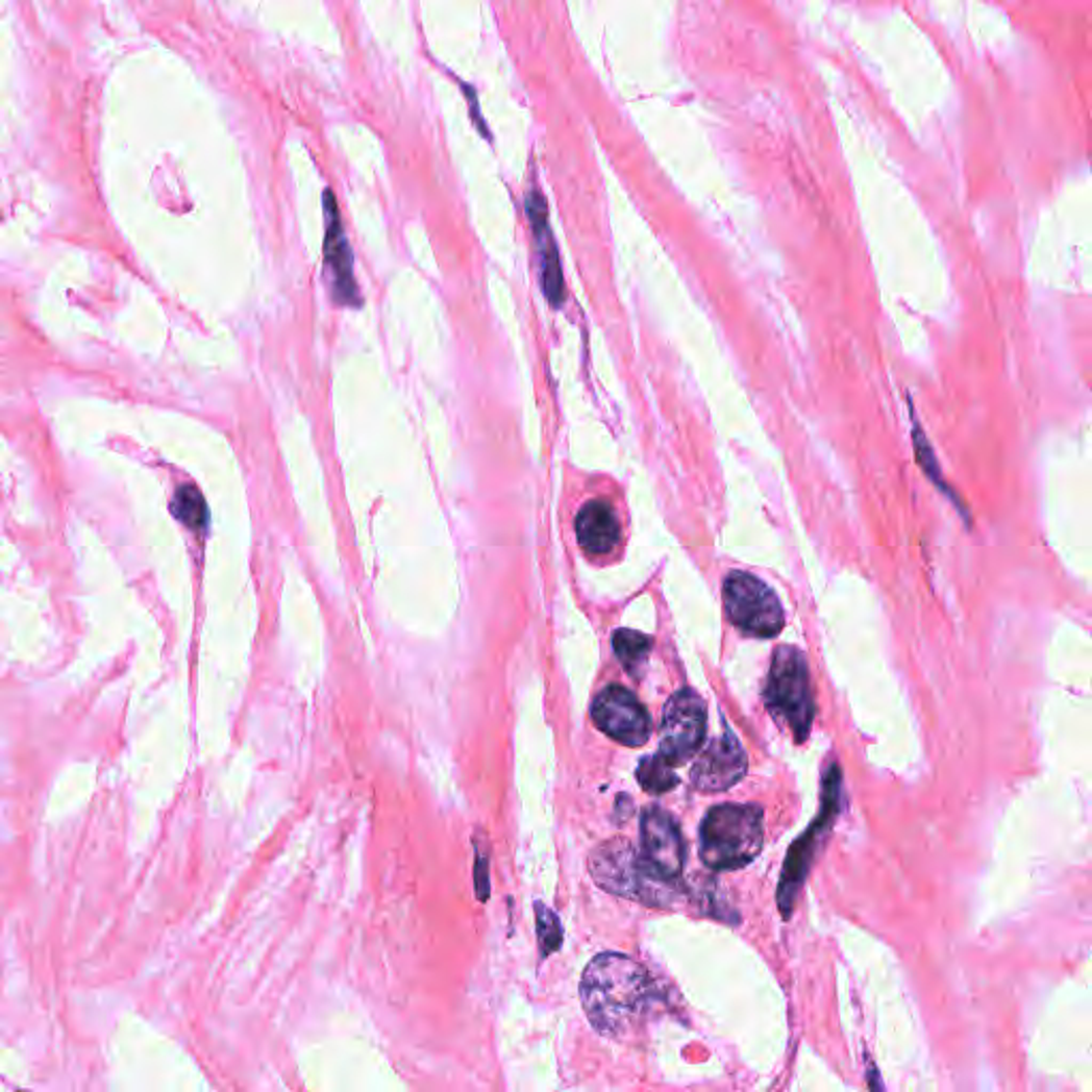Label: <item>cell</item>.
<instances>
[{
  "mask_svg": "<svg viewBox=\"0 0 1092 1092\" xmlns=\"http://www.w3.org/2000/svg\"><path fill=\"white\" fill-rule=\"evenodd\" d=\"M325 199H327V220H329L327 222V240H325V260H327V267L331 269L338 299L342 303L356 305V303H361V299H358V287H356L354 276H352V252H350V246L346 242L344 224H342L340 212L336 207L333 193L327 191Z\"/></svg>",
  "mask_w": 1092,
  "mask_h": 1092,
  "instance_id": "obj_12",
  "label": "cell"
},
{
  "mask_svg": "<svg viewBox=\"0 0 1092 1092\" xmlns=\"http://www.w3.org/2000/svg\"><path fill=\"white\" fill-rule=\"evenodd\" d=\"M867 1082H869V1088H871V1092H886V1088H884V1082H882V1075H879L877 1067H875V1065H873L871 1061L867 1063Z\"/></svg>",
  "mask_w": 1092,
  "mask_h": 1092,
  "instance_id": "obj_20",
  "label": "cell"
},
{
  "mask_svg": "<svg viewBox=\"0 0 1092 1092\" xmlns=\"http://www.w3.org/2000/svg\"><path fill=\"white\" fill-rule=\"evenodd\" d=\"M576 538L587 555H611L621 540L615 508L604 499H591L576 515Z\"/></svg>",
  "mask_w": 1092,
  "mask_h": 1092,
  "instance_id": "obj_13",
  "label": "cell"
},
{
  "mask_svg": "<svg viewBox=\"0 0 1092 1092\" xmlns=\"http://www.w3.org/2000/svg\"><path fill=\"white\" fill-rule=\"evenodd\" d=\"M655 998L649 971L631 955L602 951L580 977L585 1016L604 1037H623L641 1024Z\"/></svg>",
  "mask_w": 1092,
  "mask_h": 1092,
  "instance_id": "obj_1",
  "label": "cell"
},
{
  "mask_svg": "<svg viewBox=\"0 0 1092 1092\" xmlns=\"http://www.w3.org/2000/svg\"><path fill=\"white\" fill-rule=\"evenodd\" d=\"M474 879H476V894L480 900L489 898V860L482 851H476V867H474Z\"/></svg>",
  "mask_w": 1092,
  "mask_h": 1092,
  "instance_id": "obj_19",
  "label": "cell"
},
{
  "mask_svg": "<svg viewBox=\"0 0 1092 1092\" xmlns=\"http://www.w3.org/2000/svg\"><path fill=\"white\" fill-rule=\"evenodd\" d=\"M839 798H841V770L837 764H833L824 777L822 809H819V815L813 822V826H809V830L790 847V853L784 864V873H781V882L777 890V904L786 920L794 912L798 894L804 886L811 862L815 858V851L819 843H822L824 835L830 830L835 817L839 813Z\"/></svg>",
  "mask_w": 1092,
  "mask_h": 1092,
  "instance_id": "obj_6",
  "label": "cell"
},
{
  "mask_svg": "<svg viewBox=\"0 0 1092 1092\" xmlns=\"http://www.w3.org/2000/svg\"><path fill=\"white\" fill-rule=\"evenodd\" d=\"M914 448H916V457H918V464L922 466L924 474L933 480V485H935V487H937L945 497H949V502H951L955 508H959V513L965 517V521H969V513H967V508L963 506L961 497L955 495V493L949 489V485L945 482V478H943V474H941V468H939V462H937L935 452H933V448H930V444H928V440H926V433L922 431V427H920V423H918L916 419H914Z\"/></svg>",
  "mask_w": 1092,
  "mask_h": 1092,
  "instance_id": "obj_15",
  "label": "cell"
},
{
  "mask_svg": "<svg viewBox=\"0 0 1092 1092\" xmlns=\"http://www.w3.org/2000/svg\"><path fill=\"white\" fill-rule=\"evenodd\" d=\"M536 912V935H538V947L542 959H549L564 943V926L560 922V916L553 912L551 907L536 900L533 902Z\"/></svg>",
  "mask_w": 1092,
  "mask_h": 1092,
  "instance_id": "obj_18",
  "label": "cell"
},
{
  "mask_svg": "<svg viewBox=\"0 0 1092 1092\" xmlns=\"http://www.w3.org/2000/svg\"><path fill=\"white\" fill-rule=\"evenodd\" d=\"M636 779L649 794H666L678 786V777L674 775L672 766L660 753L641 760L639 768H636Z\"/></svg>",
  "mask_w": 1092,
  "mask_h": 1092,
  "instance_id": "obj_17",
  "label": "cell"
},
{
  "mask_svg": "<svg viewBox=\"0 0 1092 1092\" xmlns=\"http://www.w3.org/2000/svg\"><path fill=\"white\" fill-rule=\"evenodd\" d=\"M643 855L664 877L678 882L686 867V843L674 819L660 806H649L641 822Z\"/></svg>",
  "mask_w": 1092,
  "mask_h": 1092,
  "instance_id": "obj_10",
  "label": "cell"
},
{
  "mask_svg": "<svg viewBox=\"0 0 1092 1092\" xmlns=\"http://www.w3.org/2000/svg\"><path fill=\"white\" fill-rule=\"evenodd\" d=\"M764 845V811L758 804H719L700 826V860L711 871H739Z\"/></svg>",
  "mask_w": 1092,
  "mask_h": 1092,
  "instance_id": "obj_3",
  "label": "cell"
},
{
  "mask_svg": "<svg viewBox=\"0 0 1092 1092\" xmlns=\"http://www.w3.org/2000/svg\"><path fill=\"white\" fill-rule=\"evenodd\" d=\"M651 639L641 631L636 629H617L613 634V649H615V655L619 657L621 666L629 672V676L634 678H641L645 668H647V662H649V653H651Z\"/></svg>",
  "mask_w": 1092,
  "mask_h": 1092,
  "instance_id": "obj_14",
  "label": "cell"
},
{
  "mask_svg": "<svg viewBox=\"0 0 1092 1092\" xmlns=\"http://www.w3.org/2000/svg\"><path fill=\"white\" fill-rule=\"evenodd\" d=\"M525 203H527V214L531 220V229L536 235V244L540 250L544 295L553 305H562L566 291H564V276H562V265L557 256V246L553 242V233L549 226V209H546V201L538 191H531Z\"/></svg>",
  "mask_w": 1092,
  "mask_h": 1092,
  "instance_id": "obj_11",
  "label": "cell"
},
{
  "mask_svg": "<svg viewBox=\"0 0 1092 1092\" xmlns=\"http://www.w3.org/2000/svg\"><path fill=\"white\" fill-rule=\"evenodd\" d=\"M747 775V753L739 739L725 730L709 743L692 768V786L698 792H725Z\"/></svg>",
  "mask_w": 1092,
  "mask_h": 1092,
  "instance_id": "obj_9",
  "label": "cell"
},
{
  "mask_svg": "<svg viewBox=\"0 0 1092 1092\" xmlns=\"http://www.w3.org/2000/svg\"><path fill=\"white\" fill-rule=\"evenodd\" d=\"M723 604L727 619L751 639H775L784 629L786 615L775 591L749 572L727 574Z\"/></svg>",
  "mask_w": 1092,
  "mask_h": 1092,
  "instance_id": "obj_5",
  "label": "cell"
},
{
  "mask_svg": "<svg viewBox=\"0 0 1092 1092\" xmlns=\"http://www.w3.org/2000/svg\"><path fill=\"white\" fill-rule=\"evenodd\" d=\"M589 873L609 894L641 902L647 907H674L682 898L680 882L655 871L643 851H636L625 839H611L594 849Z\"/></svg>",
  "mask_w": 1092,
  "mask_h": 1092,
  "instance_id": "obj_2",
  "label": "cell"
},
{
  "mask_svg": "<svg viewBox=\"0 0 1092 1092\" xmlns=\"http://www.w3.org/2000/svg\"><path fill=\"white\" fill-rule=\"evenodd\" d=\"M171 513L191 529H203L209 519L205 497L195 485H181L171 502Z\"/></svg>",
  "mask_w": 1092,
  "mask_h": 1092,
  "instance_id": "obj_16",
  "label": "cell"
},
{
  "mask_svg": "<svg viewBox=\"0 0 1092 1092\" xmlns=\"http://www.w3.org/2000/svg\"><path fill=\"white\" fill-rule=\"evenodd\" d=\"M764 702L770 715L784 723L796 743H804L815 719L811 672L800 649L781 645L772 653Z\"/></svg>",
  "mask_w": 1092,
  "mask_h": 1092,
  "instance_id": "obj_4",
  "label": "cell"
},
{
  "mask_svg": "<svg viewBox=\"0 0 1092 1092\" xmlns=\"http://www.w3.org/2000/svg\"><path fill=\"white\" fill-rule=\"evenodd\" d=\"M706 737V704L694 690L676 692L664 706L660 755L674 768L690 762Z\"/></svg>",
  "mask_w": 1092,
  "mask_h": 1092,
  "instance_id": "obj_7",
  "label": "cell"
},
{
  "mask_svg": "<svg viewBox=\"0 0 1092 1092\" xmlns=\"http://www.w3.org/2000/svg\"><path fill=\"white\" fill-rule=\"evenodd\" d=\"M591 719L613 741L641 747L651 737V717L629 690L621 686L604 688L591 706Z\"/></svg>",
  "mask_w": 1092,
  "mask_h": 1092,
  "instance_id": "obj_8",
  "label": "cell"
}]
</instances>
